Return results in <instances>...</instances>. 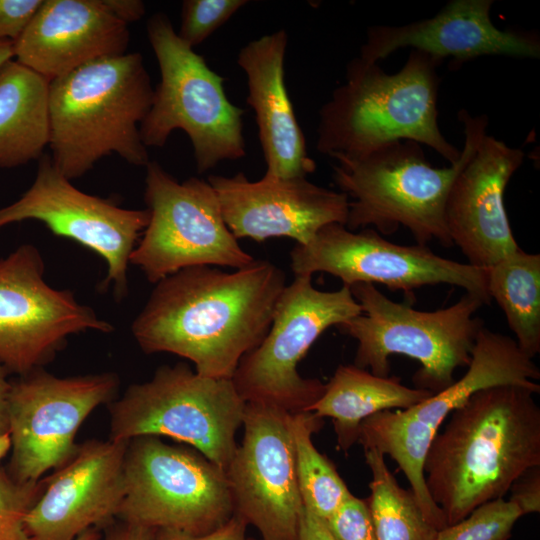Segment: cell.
Segmentation results:
<instances>
[{
    "instance_id": "cell-1",
    "label": "cell",
    "mask_w": 540,
    "mask_h": 540,
    "mask_svg": "<svg viewBox=\"0 0 540 540\" xmlns=\"http://www.w3.org/2000/svg\"><path fill=\"white\" fill-rule=\"evenodd\" d=\"M285 286L284 272L267 260L233 272L185 268L156 283L132 334L147 354L172 353L202 376L232 379L269 331Z\"/></svg>"
},
{
    "instance_id": "cell-2",
    "label": "cell",
    "mask_w": 540,
    "mask_h": 540,
    "mask_svg": "<svg viewBox=\"0 0 540 540\" xmlns=\"http://www.w3.org/2000/svg\"><path fill=\"white\" fill-rule=\"evenodd\" d=\"M539 392L520 385L482 389L435 435L423 474L447 525L503 498L519 475L540 465Z\"/></svg>"
},
{
    "instance_id": "cell-3",
    "label": "cell",
    "mask_w": 540,
    "mask_h": 540,
    "mask_svg": "<svg viewBox=\"0 0 540 540\" xmlns=\"http://www.w3.org/2000/svg\"><path fill=\"white\" fill-rule=\"evenodd\" d=\"M442 61L412 49L396 73L360 57L347 67L319 111L316 149L331 158H359L395 141L412 140L455 163L461 150L438 125L437 100Z\"/></svg>"
},
{
    "instance_id": "cell-4",
    "label": "cell",
    "mask_w": 540,
    "mask_h": 540,
    "mask_svg": "<svg viewBox=\"0 0 540 540\" xmlns=\"http://www.w3.org/2000/svg\"><path fill=\"white\" fill-rule=\"evenodd\" d=\"M154 89L141 53L91 61L50 81L51 159L69 180L116 153L131 165L150 162L140 125Z\"/></svg>"
},
{
    "instance_id": "cell-5",
    "label": "cell",
    "mask_w": 540,
    "mask_h": 540,
    "mask_svg": "<svg viewBox=\"0 0 540 540\" xmlns=\"http://www.w3.org/2000/svg\"><path fill=\"white\" fill-rule=\"evenodd\" d=\"M464 145L459 159L448 167H433L422 145L412 140L385 144L359 158L337 157L334 183L348 197L349 230L372 226L389 235L406 227L417 244L437 240L453 245L445 223V204L458 173L487 134L488 117L462 109Z\"/></svg>"
},
{
    "instance_id": "cell-6",
    "label": "cell",
    "mask_w": 540,
    "mask_h": 540,
    "mask_svg": "<svg viewBox=\"0 0 540 540\" xmlns=\"http://www.w3.org/2000/svg\"><path fill=\"white\" fill-rule=\"evenodd\" d=\"M349 288L362 314L337 327L357 341L355 366L388 377L391 355L410 357L420 364L413 375L415 388L435 394L455 381L458 368L469 365L484 327L475 316L485 304L480 297L466 292L451 306L421 311L391 300L370 283Z\"/></svg>"
},
{
    "instance_id": "cell-7",
    "label": "cell",
    "mask_w": 540,
    "mask_h": 540,
    "mask_svg": "<svg viewBox=\"0 0 540 540\" xmlns=\"http://www.w3.org/2000/svg\"><path fill=\"white\" fill-rule=\"evenodd\" d=\"M147 37L161 80L140 125L144 145L163 147L181 129L191 141L199 173L244 157V110L228 99L224 78L178 37L165 13L149 18Z\"/></svg>"
},
{
    "instance_id": "cell-8",
    "label": "cell",
    "mask_w": 540,
    "mask_h": 540,
    "mask_svg": "<svg viewBox=\"0 0 540 540\" xmlns=\"http://www.w3.org/2000/svg\"><path fill=\"white\" fill-rule=\"evenodd\" d=\"M540 370L515 339L483 327L464 375L444 390L403 410H387L365 419L357 442L393 459L407 478L424 516L438 530L447 526L430 497L424 460L435 435L450 414L474 393L493 386L520 385L540 391Z\"/></svg>"
},
{
    "instance_id": "cell-9",
    "label": "cell",
    "mask_w": 540,
    "mask_h": 540,
    "mask_svg": "<svg viewBox=\"0 0 540 540\" xmlns=\"http://www.w3.org/2000/svg\"><path fill=\"white\" fill-rule=\"evenodd\" d=\"M245 407L232 379L202 376L184 363L163 365L109 404V438L167 437L225 471L238 445Z\"/></svg>"
},
{
    "instance_id": "cell-10",
    "label": "cell",
    "mask_w": 540,
    "mask_h": 540,
    "mask_svg": "<svg viewBox=\"0 0 540 540\" xmlns=\"http://www.w3.org/2000/svg\"><path fill=\"white\" fill-rule=\"evenodd\" d=\"M362 314L350 288L321 291L312 275H296L281 292L269 331L240 361L232 381L246 403H261L289 413L307 412L325 384L304 378L297 365L329 327Z\"/></svg>"
},
{
    "instance_id": "cell-11",
    "label": "cell",
    "mask_w": 540,
    "mask_h": 540,
    "mask_svg": "<svg viewBox=\"0 0 540 540\" xmlns=\"http://www.w3.org/2000/svg\"><path fill=\"white\" fill-rule=\"evenodd\" d=\"M124 473L121 521L201 536L234 515L225 471L187 445L167 444L156 436L133 438Z\"/></svg>"
},
{
    "instance_id": "cell-12",
    "label": "cell",
    "mask_w": 540,
    "mask_h": 540,
    "mask_svg": "<svg viewBox=\"0 0 540 540\" xmlns=\"http://www.w3.org/2000/svg\"><path fill=\"white\" fill-rule=\"evenodd\" d=\"M144 200L149 222L130 264L139 267L151 283L189 267L237 270L255 260L229 230L207 180L191 177L180 183L159 163L150 161Z\"/></svg>"
},
{
    "instance_id": "cell-13",
    "label": "cell",
    "mask_w": 540,
    "mask_h": 540,
    "mask_svg": "<svg viewBox=\"0 0 540 540\" xmlns=\"http://www.w3.org/2000/svg\"><path fill=\"white\" fill-rule=\"evenodd\" d=\"M118 388V376L110 372L61 378L41 367L11 380L9 474L23 483L39 481L71 461L80 426L97 407L115 400Z\"/></svg>"
},
{
    "instance_id": "cell-14",
    "label": "cell",
    "mask_w": 540,
    "mask_h": 540,
    "mask_svg": "<svg viewBox=\"0 0 540 540\" xmlns=\"http://www.w3.org/2000/svg\"><path fill=\"white\" fill-rule=\"evenodd\" d=\"M294 275L326 272L343 285L382 284L409 292L427 285L448 284L490 303L487 269L443 258L426 245H401L381 237L376 230H349L328 224L305 245L290 252Z\"/></svg>"
},
{
    "instance_id": "cell-15",
    "label": "cell",
    "mask_w": 540,
    "mask_h": 540,
    "mask_svg": "<svg viewBox=\"0 0 540 540\" xmlns=\"http://www.w3.org/2000/svg\"><path fill=\"white\" fill-rule=\"evenodd\" d=\"M38 249L23 244L0 258V362L25 375L49 362L67 337L113 326L68 290L49 286Z\"/></svg>"
},
{
    "instance_id": "cell-16",
    "label": "cell",
    "mask_w": 540,
    "mask_h": 540,
    "mask_svg": "<svg viewBox=\"0 0 540 540\" xmlns=\"http://www.w3.org/2000/svg\"><path fill=\"white\" fill-rule=\"evenodd\" d=\"M292 413L246 403L243 437L225 470L234 515L261 540H298L304 507L295 463Z\"/></svg>"
},
{
    "instance_id": "cell-17",
    "label": "cell",
    "mask_w": 540,
    "mask_h": 540,
    "mask_svg": "<svg viewBox=\"0 0 540 540\" xmlns=\"http://www.w3.org/2000/svg\"><path fill=\"white\" fill-rule=\"evenodd\" d=\"M25 220L40 221L55 235L97 253L107 264L100 287L112 285L117 301L127 295L130 256L149 222L148 209H125L80 191L55 167L49 155H42L30 188L17 201L0 209V228Z\"/></svg>"
},
{
    "instance_id": "cell-18",
    "label": "cell",
    "mask_w": 540,
    "mask_h": 540,
    "mask_svg": "<svg viewBox=\"0 0 540 540\" xmlns=\"http://www.w3.org/2000/svg\"><path fill=\"white\" fill-rule=\"evenodd\" d=\"M129 441L89 439L74 458L44 478V490L25 518L33 540H76L103 531L118 517L125 496Z\"/></svg>"
},
{
    "instance_id": "cell-19",
    "label": "cell",
    "mask_w": 540,
    "mask_h": 540,
    "mask_svg": "<svg viewBox=\"0 0 540 540\" xmlns=\"http://www.w3.org/2000/svg\"><path fill=\"white\" fill-rule=\"evenodd\" d=\"M207 181L216 192L223 219L236 239L262 242L287 237L305 245L322 227L347 222V195L306 178L264 175L250 181L243 173H237L232 177L210 175Z\"/></svg>"
},
{
    "instance_id": "cell-20",
    "label": "cell",
    "mask_w": 540,
    "mask_h": 540,
    "mask_svg": "<svg viewBox=\"0 0 540 540\" xmlns=\"http://www.w3.org/2000/svg\"><path fill=\"white\" fill-rule=\"evenodd\" d=\"M524 152L486 134L455 178L445 204V223L467 263L488 269L519 246L504 194Z\"/></svg>"
},
{
    "instance_id": "cell-21",
    "label": "cell",
    "mask_w": 540,
    "mask_h": 540,
    "mask_svg": "<svg viewBox=\"0 0 540 540\" xmlns=\"http://www.w3.org/2000/svg\"><path fill=\"white\" fill-rule=\"evenodd\" d=\"M492 0H451L435 16L401 26L367 29L361 59L378 63L400 48L411 47L457 65L486 55L540 57L538 35L501 30L491 19Z\"/></svg>"
},
{
    "instance_id": "cell-22",
    "label": "cell",
    "mask_w": 540,
    "mask_h": 540,
    "mask_svg": "<svg viewBox=\"0 0 540 540\" xmlns=\"http://www.w3.org/2000/svg\"><path fill=\"white\" fill-rule=\"evenodd\" d=\"M128 25L102 0H43L13 42L14 59L49 81L103 57L126 53Z\"/></svg>"
},
{
    "instance_id": "cell-23",
    "label": "cell",
    "mask_w": 540,
    "mask_h": 540,
    "mask_svg": "<svg viewBox=\"0 0 540 540\" xmlns=\"http://www.w3.org/2000/svg\"><path fill=\"white\" fill-rule=\"evenodd\" d=\"M287 45L284 29L263 35L240 49L237 64L247 78L246 101L255 113L265 175L306 178L316 170V162L307 151L285 84Z\"/></svg>"
},
{
    "instance_id": "cell-24",
    "label": "cell",
    "mask_w": 540,
    "mask_h": 540,
    "mask_svg": "<svg viewBox=\"0 0 540 540\" xmlns=\"http://www.w3.org/2000/svg\"><path fill=\"white\" fill-rule=\"evenodd\" d=\"M432 395L403 385L398 377L377 376L354 364L340 365L307 412L332 419L337 447L346 452L357 442L361 423L368 417L408 409Z\"/></svg>"
},
{
    "instance_id": "cell-25",
    "label": "cell",
    "mask_w": 540,
    "mask_h": 540,
    "mask_svg": "<svg viewBox=\"0 0 540 540\" xmlns=\"http://www.w3.org/2000/svg\"><path fill=\"white\" fill-rule=\"evenodd\" d=\"M49 84L15 59L0 67V168L42 157L50 139Z\"/></svg>"
},
{
    "instance_id": "cell-26",
    "label": "cell",
    "mask_w": 540,
    "mask_h": 540,
    "mask_svg": "<svg viewBox=\"0 0 540 540\" xmlns=\"http://www.w3.org/2000/svg\"><path fill=\"white\" fill-rule=\"evenodd\" d=\"M487 288L517 345L533 359L540 352V254L519 247L487 269Z\"/></svg>"
},
{
    "instance_id": "cell-27",
    "label": "cell",
    "mask_w": 540,
    "mask_h": 540,
    "mask_svg": "<svg viewBox=\"0 0 540 540\" xmlns=\"http://www.w3.org/2000/svg\"><path fill=\"white\" fill-rule=\"evenodd\" d=\"M372 480L365 499L377 540H436L438 529L424 516L411 489L402 488L379 451L364 449Z\"/></svg>"
},
{
    "instance_id": "cell-28",
    "label": "cell",
    "mask_w": 540,
    "mask_h": 540,
    "mask_svg": "<svg viewBox=\"0 0 540 540\" xmlns=\"http://www.w3.org/2000/svg\"><path fill=\"white\" fill-rule=\"evenodd\" d=\"M323 418L312 412L292 414L296 474L304 506L326 521L353 494L334 464L315 447L312 436Z\"/></svg>"
},
{
    "instance_id": "cell-29",
    "label": "cell",
    "mask_w": 540,
    "mask_h": 540,
    "mask_svg": "<svg viewBox=\"0 0 540 540\" xmlns=\"http://www.w3.org/2000/svg\"><path fill=\"white\" fill-rule=\"evenodd\" d=\"M522 517L515 504L504 498L488 501L464 519L438 530L436 540H509Z\"/></svg>"
},
{
    "instance_id": "cell-30",
    "label": "cell",
    "mask_w": 540,
    "mask_h": 540,
    "mask_svg": "<svg viewBox=\"0 0 540 540\" xmlns=\"http://www.w3.org/2000/svg\"><path fill=\"white\" fill-rule=\"evenodd\" d=\"M44 485V479L19 482L0 465V540H33L25 529V518Z\"/></svg>"
},
{
    "instance_id": "cell-31",
    "label": "cell",
    "mask_w": 540,
    "mask_h": 540,
    "mask_svg": "<svg viewBox=\"0 0 540 540\" xmlns=\"http://www.w3.org/2000/svg\"><path fill=\"white\" fill-rule=\"evenodd\" d=\"M247 3L246 0H184L177 35L194 49Z\"/></svg>"
},
{
    "instance_id": "cell-32",
    "label": "cell",
    "mask_w": 540,
    "mask_h": 540,
    "mask_svg": "<svg viewBox=\"0 0 540 540\" xmlns=\"http://www.w3.org/2000/svg\"><path fill=\"white\" fill-rule=\"evenodd\" d=\"M325 522L335 540H377L366 500L354 495Z\"/></svg>"
},
{
    "instance_id": "cell-33",
    "label": "cell",
    "mask_w": 540,
    "mask_h": 540,
    "mask_svg": "<svg viewBox=\"0 0 540 540\" xmlns=\"http://www.w3.org/2000/svg\"><path fill=\"white\" fill-rule=\"evenodd\" d=\"M42 3L43 0H0V40L15 42Z\"/></svg>"
},
{
    "instance_id": "cell-34",
    "label": "cell",
    "mask_w": 540,
    "mask_h": 540,
    "mask_svg": "<svg viewBox=\"0 0 540 540\" xmlns=\"http://www.w3.org/2000/svg\"><path fill=\"white\" fill-rule=\"evenodd\" d=\"M513 504L522 516L540 511V465L525 470L511 484L509 491Z\"/></svg>"
},
{
    "instance_id": "cell-35",
    "label": "cell",
    "mask_w": 540,
    "mask_h": 540,
    "mask_svg": "<svg viewBox=\"0 0 540 540\" xmlns=\"http://www.w3.org/2000/svg\"><path fill=\"white\" fill-rule=\"evenodd\" d=\"M248 525L238 516L233 515L223 526L208 534L195 536L184 532L158 529L155 540H256L247 536Z\"/></svg>"
},
{
    "instance_id": "cell-36",
    "label": "cell",
    "mask_w": 540,
    "mask_h": 540,
    "mask_svg": "<svg viewBox=\"0 0 540 540\" xmlns=\"http://www.w3.org/2000/svg\"><path fill=\"white\" fill-rule=\"evenodd\" d=\"M102 540H155V530L116 519L102 531Z\"/></svg>"
},
{
    "instance_id": "cell-37",
    "label": "cell",
    "mask_w": 540,
    "mask_h": 540,
    "mask_svg": "<svg viewBox=\"0 0 540 540\" xmlns=\"http://www.w3.org/2000/svg\"><path fill=\"white\" fill-rule=\"evenodd\" d=\"M298 540H335L326 522L306 506L303 507Z\"/></svg>"
},
{
    "instance_id": "cell-38",
    "label": "cell",
    "mask_w": 540,
    "mask_h": 540,
    "mask_svg": "<svg viewBox=\"0 0 540 540\" xmlns=\"http://www.w3.org/2000/svg\"><path fill=\"white\" fill-rule=\"evenodd\" d=\"M108 11L119 21L128 25L140 20L146 12L141 0H102Z\"/></svg>"
},
{
    "instance_id": "cell-39",
    "label": "cell",
    "mask_w": 540,
    "mask_h": 540,
    "mask_svg": "<svg viewBox=\"0 0 540 540\" xmlns=\"http://www.w3.org/2000/svg\"><path fill=\"white\" fill-rule=\"evenodd\" d=\"M9 374L0 362V433L8 432V398L11 387Z\"/></svg>"
},
{
    "instance_id": "cell-40",
    "label": "cell",
    "mask_w": 540,
    "mask_h": 540,
    "mask_svg": "<svg viewBox=\"0 0 540 540\" xmlns=\"http://www.w3.org/2000/svg\"><path fill=\"white\" fill-rule=\"evenodd\" d=\"M11 59H14L13 42L9 40H0V67Z\"/></svg>"
},
{
    "instance_id": "cell-41",
    "label": "cell",
    "mask_w": 540,
    "mask_h": 540,
    "mask_svg": "<svg viewBox=\"0 0 540 540\" xmlns=\"http://www.w3.org/2000/svg\"><path fill=\"white\" fill-rule=\"evenodd\" d=\"M11 450V438L9 432L0 433V460Z\"/></svg>"
},
{
    "instance_id": "cell-42",
    "label": "cell",
    "mask_w": 540,
    "mask_h": 540,
    "mask_svg": "<svg viewBox=\"0 0 540 540\" xmlns=\"http://www.w3.org/2000/svg\"><path fill=\"white\" fill-rule=\"evenodd\" d=\"M76 540H102V531L96 528H91L79 535Z\"/></svg>"
}]
</instances>
